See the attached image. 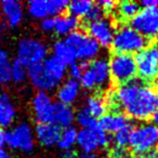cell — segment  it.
Masks as SVG:
<instances>
[{
	"label": "cell",
	"instance_id": "cell-30",
	"mask_svg": "<svg viewBox=\"0 0 158 158\" xmlns=\"http://www.w3.org/2000/svg\"><path fill=\"white\" fill-rule=\"evenodd\" d=\"M27 68L28 66L21 60L15 59L11 63V80L14 82H23L27 78Z\"/></svg>",
	"mask_w": 158,
	"mask_h": 158
},
{
	"label": "cell",
	"instance_id": "cell-42",
	"mask_svg": "<svg viewBox=\"0 0 158 158\" xmlns=\"http://www.w3.org/2000/svg\"><path fill=\"white\" fill-rule=\"evenodd\" d=\"M0 158H12L9 152L6 149H0Z\"/></svg>",
	"mask_w": 158,
	"mask_h": 158
},
{
	"label": "cell",
	"instance_id": "cell-28",
	"mask_svg": "<svg viewBox=\"0 0 158 158\" xmlns=\"http://www.w3.org/2000/svg\"><path fill=\"white\" fill-rule=\"evenodd\" d=\"M11 63L9 53L0 48V84L11 80Z\"/></svg>",
	"mask_w": 158,
	"mask_h": 158
},
{
	"label": "cell",
	"instance_id": "cell-24",
	"mask_svg": "<svg viewBox=\"0 0 158 158\" xmlns=\"http://www.w3.org/2000/svg\"><path fill=\"white\" fill-rule=\"evenodd\" d=\"M85 108L94 118H101L107 113V103L100 95H91L87 99Z\"/></svg>",
	"mask_w": 158,
	"mask_h": 158
},
{
	"label": "cell",
	"instance_id": "cell-43",
	"mask_svg": "<svg viewBox=\"0 0 158 158\" xmlns=\"http://www.w3.org/2000/svg\"><path fill=\"white\" fill-rule=\"evenodd\" d=\"M79 158H100L97 154H81V156H79Z\"/></svg>",
	"mask_w": 158,
	"mask_h": 158
},
{
	"label": "cell",
	"instance_id": "cell-12",
	"mask_svg": "<svg viewBox=\"0 0 158 158\" xmlns=\"http://www.w3.org/2000/svg\"><path fill=\"white\" fill-rule=\"evenodd\" d=\"M88 35L99 44L100 47L112 46L113 38L115 35V28L108 19L103 18L101 20L89 23Z\"/></svg>",
	"mask_w": 158,
	"mask_h": 158
},
{
	"label": "cell",
	"instance_id": "cell-34",
	"mask_svg": "<svg viewBox=\"0 0 158 158\" xmlns=\"http://www.w3.org/2000/svg\"><path fill=\"white\" fill-rule=\"evenodd\" d=\"M104 18V10L100 7L99 5H93L92 8L90 9V11L88 12V14L86 15V20L88 21L89 23L94 22V21L101 20V19Z\"/></svg>",
	"mask_w": 158,
	"mask_h": 158
},
{
	"label": "cell",
	"instance_id": "cell-17",
	"mask_svg": "<svg viewBox=\"0 0 158 158\" xmlns=\"http://www.w3.org/2000/svg\"><path fill=\"white\" fill-rule=\"evenodd\" d=\"M61 131L62 130L52 123H38L34 130L35 140L44 147H52L57 145Z\"/></svg>",
	"mask_w": 158,
	"mask_h": 158
},
{
	"label": "cell",
	"instance_id": "cell-18",
	"mask_svg": "<svg viewBox=\"0 0 158 158\" xmlns=\"http://www.w3.org/2000/svg\"><path fill=\"white\" fill-rule=\"evenodd\" d=\"M80 85L77 80L67 79L61 86L59 87L56 91V98L60 103L65 105H72L73 103L77 101L80 93Z\"/></svg>",
	"mask_w": 158,
	"mask_h": 158
},
{
	"label": "cell",
	"instance_id": "cell-31",
	"mask_svg": "<svg viewBox=\"0 0 158 158\" xmlns=\"http://www.w3.org/2000/svg\"><path fill=\"white\" fill-rule=\"evenodd\" d=\"M140 11V5L134 1H123L118 6V13L125 20H131Z\"/></svg>",
	"mask_w": 158,
	"mask_h": 158
},
{
	"label": "cell",
	"instance_id": "cell-25",
	"mask_svg": "<svg viewBox=\"0 0 158 158\" xmlns=\"http://www.w3.org/2000/svg\"><path fill=\"white\" fill-rule=\"evenodd\" d=\"M27 12L35 20L50 18L48 0H31L27 3Z\"/></svg>",
	"mask_w": 158,
	"mask_h": 158
},
{
	"label": "cell",
	"instance_id": "cell-10",
	"mask_svg": "<svg viewBox=\"0 0 158 158\" xmlns=\"http://www.w3.org/2000/svg\"><path fill=\"white\" fill-rule=\"evenodd\" d=\"M130 26L147 40L158 36V9L143 8L131 19Z\"/></svg>",
	"mask_w": 158,
	"mask_h": 158
},
{
	"label": "cell",
	"instance_id": "cell-3",
	"mask_svg": "<svg viewBox=\"0 0 158 158\" xmlns=\"http://www.w3.org/2000/svg\"><path fill=\"white\" fill-rule=\"evenodd\" d=\"M157 144L158 128L152 123L136 126L130 131L129 146L138 157H142L147 152L154 149Z\"/></svg>",
	"mask_w": 158,
	"mask_h": 158
},
{
	"label": "cell",
	"instance_id": "cell-14",
	"mask_svg": "<svg viewBox=\"0 0 158 158\" xmlns=\"http://www.w3.org/2000/svg\"><path fill=\"white\" fill-rule=\"evenodd\" d=\"M27 77L35 88H37L39 91H44V92L54 90L59 86V84H56L51 78L50 75L46 72L42 63L29 65L27 68Z\"/></svg>",
	"mask_w": 158,
	"mask_h": 158
},
{
	"label": "cell",
	"instance_id": "cell-27",
	"mask_svg": "<svg viewBox=\"0 0 158 158\" xmlns=\"http://www.w3.org/2000/svg\"><path fill=\"white\" fill-rule=\"evenodd\" d=\"M93 2L90 0H73L68 2V11L69 14L75 18H86L88 12L92 8Z\"/></svg>",
	"mask_w": 158,
	"mask_h": 158
},
{
	"label": "cell",
	"instance_id": "cell-9",
	"mask_svg": "<svg viewBox=\"0 0 158 158\" xmlns=\"http://www.w3.org/2000/svg\"><path fill=\"white\" fill-rule=\"evenodd\" d=\"M110 138L108 133L95 127L93 129H81L77 133L76 144L82 154H94L100 147H105L110 144Z\"/></svg>",
	"mask_w": 158,
	"mask_h": 158
},
{
	"label": "cell",
	"instance_id": "cell-19",
	"mask_svg": "<svg viewBox=\"0 0 158 158\" xmlns=\"http://www.w3.org/2000/svg\"><path fill=\"white\" fill-rule=\"evenodd\" d=\"M75 121V110L72 106L65 105L60 102L54 103L53 108V117L52 123L61 129V128H68L72 127L73 123Z\"/></svg>",
	"mask_w": 158,
	"mask_h": 158
},
{
	"label": "cell",
	"instance_id": "cell-36",
	"mask_svg": "<svg viewBox=\"0 0 158 158\" xmlns=\"http://www.w3.org/2000/svg\"><path fill=\"white\" fill-rule=\"evenodd\" d=\"M98 5L105 11V10L114 9L115 6H116V2H115V1H112V0H102V1H99V2H98Z\"/></svg>",
	"mask_w": 158,
	"mask_h": 158
},
{
	"label": "cell",
	"instance_id": "cell-35",
	"mask_svg": "<svg viewBox=\"0 0 158 158\" xmlns=\"http://www.w3.org/2000/svg\"><path fill=\"white\" fill-rule=\"evenodd\" d=\"M40 28L44 33H50L54 31V19L47 18L40 21Z\"/></svg>",
	"mask_w": 158,
	"mask_h": 158
},
{
	"label": "cell",
	"instance_id": "cell-7",
	"mask_svg": "<svg viewBox=\"0 0 158 158\" xmlns=\"http://www.w3.org/2000/svg\"><path fill=\"white\" fill-rule=\"evenodd\" d=\"M136 74L145 81L158 78V46L152 44L136 53L134 56Z\"/></svg>",
	"mask_w": 158,
	"mask_h": 158
},
{
	"label": "cell",
	"instance_id": "cell-5",
	"mask_svg": "<svg viewBox=\"0 0 158 158\" xmlns=\"http://www.w3.org/2000/svg\"><path fill=\"white\" fill-rule=\"evenodd\" d=\"M110 73L108 61L105 59H95L89 62L84 70L79 85L86 90H94L97 88H104L110 84Z\"/></svg>",
	"mask_w": 158,
	"mask_h": 158
},
{
	"label": "cell",
	"instance_id": "cell-22",
	"mask_svg": "<svg viewBox=\"0 0 158 158\" xmlns=\"http://www.w3.org/2000/svg\"><path fill=\"white\" fill-rule=\"evenodd\" d=\"M42 65H44L46 72L50 75L51 78L56 84H61L63 81V79L65 78L66 74H67V66L53 55L50 57H47L42 62Z\"/></svg>",
	"mask_w": 158,
	"mask_h": 158
},
{
	"label": "cell",
	"instance_id": "cell-39",
	"mask_svg": "<svg viewBox=\"0 0 158 158\" xmlns=\"http://www.w3.org/2000/svg\"><path fill=\"white\" fill-rule=\"evenodd\" d=\"M61 158H79V156L77 155L73 149H70V151L63 152V153H62Z\"/></svg>",
	"mask_w": 158,
	"mask_h": 158
},
{
	"label": "cell",
	"instance_id": "cell-23",
	"mask_svg": "<svg viewBox=\"0 0 158 158\" xmlns=\"http://www.w3.org/2000/svg\"><path fill=\"white\" fill-rule=\"evenodd\" d=\"M52 52L53 56L56 57L61 62H63L66 66L73 64L76 61L73 50L65 44L64 40H56L52 46Z\"/></svg>",
	"mask_w": 158,
	"mask_h": 158
},
{
	"label": "cell",
	"instance_id": "cell-21",
	"mask_svg": "<svg viewBox=\"0 0 158 158\" xmlns=\"http://www.w3.org/2000/svg\"><path fill=\"white\" fill-rule=\"evenodd\" d=\"M79 20L70 14H62L54 19V31L57 36L66 37L73 31H78Z\"/></svg>",
	"mask_w": 158,
	"mask_h": 158
},
{
	"label": "cell",
	"instance_id": "cell-40",
	"mask_svg": "<svg viewBox=\"0 0 158 158\" xmlns=\"http://www.w3.org/2000/svg\"><path fill=\"white\" fill-rule=\"evenodd\" d=\"M141 158H158V151L157 149H152V151L147 152L145 155H143Z\"/></svg>",
	"mask_w": 158,
	"mask_h": 158
},
{
	"label": "cell",
	"instance_id": "cell-13",
	"mask_svg": "<svg viewBox=\"0 0 158 158\" xmlns=\"http://www.w3.org/2000/svg\"><path fill=\"white\" fill-rule=\"evenodd\" d=\"M34 115L38 123H52L54 102L48 92L38 91L31 101Z\"/></svg>",
	"mask_w": 158,
	"mask_h": 158
},
{
	"label": "cell",
	"instance_id": "cell-1",
	"mask_svg": "<svg viewBox=\"0 0 158 158\" xmlns=\"http://www.w3.org/2000/svg\"><path fill=\"white\" fill-rule=\"evenodd\" d=\"M113 100L129 117L143 121L151 118L158 108V90L133 79L121 85L113 94Z\"/></svg>",
	"mask_w": 158,
	"mask_h": 158
},
{
	"label": "cell",
	"instance_id": "cell-15",
	"mask_svg": "<svg viewBox=\"0 0 158 158\" xmlns=\"http://www.w3.org/2000/svg\"><path fill=\"white\" fill-rule=\"evenodd\" d=\"M98 127L105 131L106 133H116L123 129L132 128V123L129 117L119 112L106 113L98 121Z\"/></svg>",
	"mask_w": 158,
	"mask_h": 158
},
{
	"label": "cell",
	"instance_id": "cell-8",
	"mask_svg": "<svg viewBox=\"0 0 158 158\" xmlns=\"http://www.w3.org/2000/svg\"><path fill=\"white\" fill-rule=\"evenodd\" d=\"M49 49L44 41L36 38H23L18 44V57L27 66L42 63L48 57Z\"/></svg>",
	"mask_w": 158,
	"mask_h": 158
},
{
	"label": "cell",
	"instance_id": "cell-44",
	"mask_svg": "<svg viewBox=\"0 0 158 158\" xmlns=\"http://www.w3.org/2000/svg\"><path fill=\"white\" fill-rule=\"evenodd\" d=\"M107 158H113V157H112V156H108V157H107Z\"/></svg>",
	"mask_w": 158,
	"mask_h": 158
},
{
	"label": "cell",
	"instance_id": "cell-26",
	"mask_svg": "<svg viewBox=\"0 0 158 158\" xmlns=\"http://www.w3.org/2000/svg\"><path fill=\"white\" fill-rule=\"evenodd\" d=\"M77 133H78V131H77L76 128H74L73 126L62 130L59 142H57L59 148L62 149L63 152L70 151V149L76 145Z\"/></svg>",
	"mask_w": 158,
	"mask_h": 158
},
{
	"label": "cell",
	"instance_id": "cell-32",
	"mask_svg": "<svg viewBox=\"0 0 158 158\" xmlns=\"http://www.w3.org/2000/svg\"><path fill=\"white\" fill-rule=\"evenodd\" d=\"M131 129L132 128H130V129H123L114 134L113 141H114L115 147L125 149L129 145V138H130V131H131Z\"/></svg>",
	"mask_w": 158,
	"mask_h": 158
},
{
	"label": "cell",
	"instance_id": "cell-33",
	"mask_svg": "<svg viewBox=\"0 0 158 158\" xmlns=\"http://www.w3.org/2000/svg\"><path fill=\"white\" fill-rule=\"evenodd\" d=\"M87 66H88V62H80V63L74 62L73 64H70L69 68H68V75L70 77L69 79L79 81V79L81 78L84 70L87 68Z\"/></svg>",
	"mask_w": 158,
	"mask_h": 158
},
{
	"label": "cell",
	"instance_id": "cell-38",
	"mask_svg": "<svg viewBox=\"0 0 158 158\" xmlns=\"http://www.w3.org/2000/svg\"><path fill=\"white\" fill-rule=\"evenodd\" d=\"M143 8H152V9H158V0H144L141 2Z\"/></svg>",
	"mask_w": 158,
	"mask_h": 158
},
{
	"label": "cell",
	"instance_id": "cell-20",
	"mask_svg": "<svg viewBox=\"0 0 158 158\" xmlns=\"http://www.w3.org/2000/svg\"><path fill=\"white\" fill-rule=\"evenodd\" d=\"M16 110L7 93H0V127L6 129L13 123Z\"/></svg>",
	"mask_w": 158,
	"mask_h": 158
},
{
	"label": "cell",
	"instance_id": "cell-6",
	"mask_svg": "<svg viewBox=\"0 0 158 158\" xmlns=\"http://www.w3.org/2000/svg\"><path fill=\"white\" fill-rule=\"evenodd\" d=\"M110 78L115 82L125 85L136 76V65L134 57L129 54L115 53L108 61Z\"/></svg>",
	"mask_w": 158,
	"mask_h": 158
},
{
	"label": "cell",
	"instance_id": "cell-16",
	"mask_svg": "<svg viewBox=\"0 0 158 158\" xmlns=\"http://www.w3.org/2000/svg\"><path fill=\"white\" fill-rule=\"evenodd\" d=\"M0 11L5 23L10 27H18L24 18L23 5L18 0H2L0 2Z\"/></svg>",
	"mask_w": 158,
	"mask_h": 158
},
{
	"label": "cell",
	"instance_id": "cell-45",
	"mask_svg": "<svg viewBox=\"0 0 158 158\" xmlns=\"http://www.w3.org/2000/svg\"><path fill=\"white\" fill-rule=\"evenodd\" d=\"M123 158H130V157H128V156H126V157H123Z\"/></svg>",
	"mask_w": 158,
	"mask_h": 158
},
{
	"label": "cell",
	"instance_id": "cell-2",
	"mask_svg": "<svg viewBox=\"0 0 158 158\" xmlns=\"http://www.w3.org/2000/svg\"><path fill=\"white\" fill-rule=\"evenodd\" d=\"M148 46V40L135 31L131 26H121L115 31L112 47L116 53L132 55L139 53Z\"/></svg>",
	"mask_w": 158,
	"mask_h": 158
},
{
	"label": "cell",
	"instance_id": "cell-37",
	"mask_svg": "<svg viewBox=\"0 0 158 158\" xmlns=\"http://www.w3.org/2000/svg\"><path fill=\"white\" fill-rule=\"evenodd\" d=\"M7 135L8 132L6 131V129L0 127V149H5L7 145Z\"/></svg>",
	"mask_w": 158,
	"mask_h": 158
},
{
	"label": "cell",
	"instance_id": "cell-4",
	"mask_svg": "<svg viewBox=\"0 0 158 158\" xmlns=\"http://www.w3.org/2000/svg\"><path fill=\"white\" fill-rule=\"evenodd\" d=\"M64 41L73 50L76 60H80L81 62L89 63L90 61L95 60L101 49L95 40L82 31H73L64 38Z\"/></svg>",
	"mask_w": 158,
	"mask_h": 158
},
{
	"label": "cell",
	"instance_id": "cell-29",
	"mask_svg": "<svg viewBox=\"0 0 158 158\" xmlns=\"http://www.w3.org/2000/svg\"><path fill=\"white\" fill-rule=\"evenodd\" d=\"M75 120L81 127V129H93L98 127L97 118H94L85 107L75 113Z\"/></svg>",
	"mask_w": 158,
	"mask_h": 158
},
{
	"label": "cell",
	"instance_id": "cell-11",
	"mask_svg": "<svg viewBox=\"0 0 158 158\" xmlns=\"http://www.w3.org/2000/svg\"><path fill=\"white\" fill-rule=\"evenodd\" d=\"M7 145L12 149L31 153L35 147V133L28 123H19L8 132Z\"/></svg>",
	"mask_w": 158,
	"mask_h": 158
},
{
	"label": "cell",
	"instance_id": "cell-41",
	"mask_svg": "<svg viewBox=\"0 0 158 158\" xmlns=\"http://www.w3.org/2000/svg\"><path fill=\"white\" fill-rule=\"evenodd\" d=\"M151 118H152V123L158 128V108L154 112L153 116H152Z\"/></svg>",
	"mask_w": 158,
	"mask_h": 158
}]
</instances>
